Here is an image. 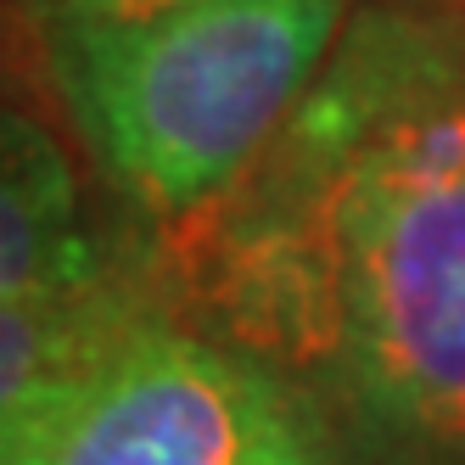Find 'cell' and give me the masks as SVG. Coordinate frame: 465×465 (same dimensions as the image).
Returning <instances> with one entry per match:
<instances>
[{"mask_svg": "<svg viewBox=\"0 0 465 465\" xmlns=\"http://www.w3.org/2000/svg\"><path fill=\"white\" fill-rule=\"evenodd\" d=\"M0 465H342V454L292 381L169 314Z\"/></svg>", "mask_w": 465, "mask_h": 465, "instance_id": "3", "label": "cell"}, {"mask_svg": "<svg viewBox=\"0 0 465 465\" xmlns=\"http://www.w3.org/2000/svg\"><path fill=\"white\" fill-rule=\"evenodd\" d=\"M348 0H185L40 35L45 74L107 185L180 230L236 185L303 102Z\"/></svg>", "mask_w": 465, "mask_h": 465, "instance_id": "2", "label": "cell"}, {"mask_svg": "<svg viewBox=\"0 0 465 465\" xmlns=\"http://www.w3.org/2000/svg\"><path fill=\"white\" fill-rule=\"evenodd\" d=\"M40 40V28L28 23L17 0H0V102H23V79H28V40Z\"/></svg>", "mask_w": 465, "mask_h": 465, "instance_id": "7", "label": "cell"}, {"mask_svg": "<svg viewBox=\"0 0 465 465\" xmlns=\"http://www.w3.org/2000/svg\"><path fill=\"white\" fill-rule=\"evenodd\" d=\"M157 252L102 286L0 303V454L40 431L68 398H79L118 359L129 337L169 320Z\"/></svg>", "mask_w": 465, "mask_h": 465, "instance_id": "4", "label": "cell"}, {"mask_svg": "<svg viewBox=\"0 0 465 465\" xmlns=\"http://www.w3.org/2000/svg\"><path fill=\"white\" fill-rule=\"evenodd\" d=\"M157 252L95 230L79 169L28 102H0V303L102 286Z\"/></svg>", "mask_w": 465, "mask_h": 465, "instance_id": "5", "label": "cell"}, {"mask_svg": "<svg viewBox=\"0 0 465 465\" xmlns=\"http://www.w3.org/2000/svg\"><path fill=\"white\" fill-rule=\"evenodd\" d=\"M17 6L40 35H51V28H74V23H135L152 12L185 6V0H17Z\"/></svg>", "mask_w": 465, "mask_h": 465, "instance_id": "6", "label": "cell"}, {"mask_svg": "<svg viewBox=\"0 0 465 465\" xmlns=\"http://www.w3.org/2000/svg\"><path fill=\"white\" fill-rule=\"evenodd\" d=\"M174 320L342 465H465V0H364L258 163L157 236Z\"/></svg>", "mask_w": 465, "mask_h": 465, "instance_id": "1", "label": "cell"}]
</instances>
